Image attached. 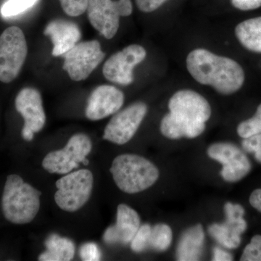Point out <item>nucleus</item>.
I'll return each mask as SVG.
<instances>
[{
    "label": "nucleus",
    "mask_w": 261,
    "mask_h": 261,
    "mask_svg": "<svg viewBox=\"0 0 261 261\" xmlns=\"http://www.w3.org/2000/svg\"><path fill=\"white\" fill-rule=\"evenodd\" d=\"M168 0H136L137 8L143 13H151L159 9Z\"/></svg>",
    "instance_id": "29"
},
{
    "label": "nucleus",
    "mask_w": 261,
    "mask_h": 261,
    "mask_svg": "<svg viewBox=\"0 0 261 261\" xmlns=\"http://www.w3.org/2000/svg\"><path fill=\"white\" fill-rule=\"evenodd\" d=\"M231 5L242 11L257 9L261 7V0H231Z\"/></svg>",
    "instance_id": "30"
},
{
    "label": "nucleus",
    "mask_w": 261,
    "mask_h": 261,
    "mask_svg": "<svg viewBox=\"0 0 261 261\" xmlns=\"http://www.w3.org/2000/svg\"><path fill=\"white\" fill-rule=\"evenodd\" d=\"M61 7L67 15L77 17L83 14L87 10L88 0H60Z\"/></svg>",
    "instance_id": "26"
},
{
    "label": "nucleus",
    "mask_w": 261,
    "mask_h": 261,
    "mask_svg": "<svg viewBox=\"0 0 261 261\" xmlns=\"http://www.w3.org/2000/svg\"><path fill=\"white\" fill-rule=\"evenodd\" d=\"M172 238V230L169 226L164 224L155 225L151 229L149 248L156 251H166L171 245Z\"/></svg>",
    "instance_id": "21"
},
{
    "label": "nucleus",
    "mask_w": 261,
    "mask_h": 261,
    "mask_svg": "<svg viewBox=\"0 0 261 261\" xmlns=\"http://www.w3.org/2000/svg\"><path fill=\"white\" fill-rule=\"evenodd\" d=\"M92 149L88 136L76 134L71 137L64 148L49 152L42 161V167L51 173L67 174L79 168L80 163L89 164L87 155Z\"/></svg>",
    "instance_id": "7"
},
{
    "label": "nucleus",
    "mask_w": 261,
    "mask_h": 261,
    "mask_svg": "<svg viewBox=\"0 0 261 261\" xmlns=\"http://www.w3.org/2000/svg\"><path fill=\"white\" fill-rule=\"evenodd\" d=\"M41 192L16 174L9 175L2 197L5 219L15 224L32 222L40 209Z\"/></svg>",
    "instance_id": "3"
},
{
    "label": "nucleus",
    "mask_w": 261,
    "mask_h": 261,
    "mask_svg": "<svg viewBox=\"0 0 261 261\" xmlns=\"http://www.w3.org/2000/svg\"><path fill=\"white\" fill-rule=\"evenodd\" d=\"M55 201L67 212L80 210L89 200L93 189V174L88 169H81L65 174L56 181Z\"/></svg>",
    "instance_id": "5"
},
{
    "label": "nucleus",
    "mask_w": 261,
    "mask_h": 261,
    "mask_svg": "<svg viewBox=\"0 0 261 261\" xmlns=\"http://www.w3.org/2000/svg\"><path fill=\"white\" fill-rule=\"evenodd\" d=\"M15 108L24 119V128L34 134L42 130L46 123L41 94L37 89L27 87L21 89L15 98Z\"/></svg>",
    "instance_id": "15"
},
{
    "label": "nucleus",
    "mask_w": 261,
    "mask_h": 261,
    "mask_svg": "<svg viewBox=\"0 0 261 261\" xmlns=\"http://www.w3.org/2000/svg\"><path fill=\"white\" fill-rule=\"evenodd\" d=\"M63 68L74 82L87 80L100 64L106 54L97 40L77 43L63 55Z\"/></svg>",
    "instance_id": "9"
},
{
    "label": "nucleus",
    "mask_w": 261,
    "mask_h": 261,
    "mask_svg": "<svg viewBox=\"0 0 261 261\" xmlns=\"http://www.w3.org/2000/svg\"><path fill=\"white\" fill-rule=\"evenodd\" d=\"M186 64L189 73L196 82L211 86L224 95L236 93L245 83V71L238 62L205 49L190 51Z\"/></svg>",
    "instance_id": "2"
},
{
    "label": "nucleus",
    "mask_w": 261,
    "mask_h": 261,
    "mask_svg": "<svg viewBox=\"0 0 261 261\" xmlns=\"http://www.w3.org/2000/svg\"><path fill=\"white\" fill-rule=\"evenodd\" d=\"M241 261H261V235H255L245 247Z\"/></svg>",
    "instance_id": "25"
},
{
    "label": "nucleus",
    "mask_w": 261,
    "mask_h": 261,
    "mask_svg": "<svg viewBox=\"0 0 261 261\" xmlns=\"http://www.w3.org/2000/svg\"><path fill=\"white\" fill-rule=\"evenodd\" d=\"M147 56V51L139 44H130L113 54L103 65L106 80L113 83L127 86L133 83V70Z\"/></svg>",
    "instance_id": "11"
},
{
    "label": "nucleus",
    "mask_w": 261,
    "mask_h": 261,
    "mask_svg": "<svg viewBox=\"0 0 261 261\" xmlns=\"http://www.w3.org/2000/svg\"><path fill=\"white\" fill-rule=\"evenodd\" d=\"M47 250L41 254L39 260L41 261H69L74 257V243L58 234H51L45 242Z\"/></svg>",
    "instance_id": "20"
},
{
    "label": "nucleus",
    "mask_w": 261,
    "mask_h": 261,
    "mask_svg": "<svg viewBox=\"0 0 261 261\" xmlns=\"http://www.w3.org/2000/svg\"><path fill=\"white\" fill-rule=\"evenodd\" d=\"M89 22L101 35L113 39L118 32L121 17L129 16L133 11L132 0H88Z\"/></svg>",
    "instance_id": "8"
},
{
    "label": "nucleus",
    "mask_w": 261,
    "mask_h": 261,
    "mask_svg": "<svg viewBox=\"0 0 261 261\" xmlns=\"http://www.w3.org/2000/svg\"><path fill=\"white\" fill-rule=\"evenodd\" d=\"M213 260L215 261H231L233 260V256L229 252L225 251L219 247L214 249V257Z\"/></svg>",
    "instance_id": "31"
},
{
    "label": "nucleus",
    "mask_w": 261,
    "mask_h": 261,
    "mask_svg": "<svg viewBox=\"0 0 261 261\" xmlns=\"http://www.w3.org/2000/svg\"><path fill=\"white\" fill-rule=\"evenodd\" d=\"M250 205L261 212V189L254 190L250 197Z\"/></svg>",
    "instance_id": "32"
},
{
    "label": "nucleus",
    "mask_w": 261,
    "mask_h": 261,
    "mask_svg": "<svg viewBox=\"0 0 261 261\" xmlns=\"http://www.w3.org/2000/svg\"><path fill=\"white\" fill-rule=\"evenodd\" d=\"M80 256L84 261H97L100 260L101 252L95 243H87L81 247Z\"/></svg>",
    "instance_id": "28"
},
{
    "label": "nucleus",
    "mask_w": 261,
    "mask_h": 261,
    "mask_svg": "<svg viewBox=\"0 0 261 261\" xmlns=\"http://www.w3.org/2000/svg\"><path fill=\"white\" fill-rule=\"evenodd\" d=\"M168 108L170 113L161 120V132L171 140L195 138L202 135L211 116L207 99L190 89H182L173 94Z\"/></svg>",
    "instance_id": "1"
},
{
    "label": "nucleus",
    "mask_w": 261,
    "mask_h": 261,
    "mask_svg": "<svg viewBox=\"0 0 261 261\" xmlns=\"http://www.w3.org/2000/svg\"><path fill=\"white\" fill-rule=\"evenodd\" d=\"M140 227V218L137 211L129 206L121 204L117 208L116 224L110 226L103 235L107 244H126L132 239Z\"/></svg>",
    "instance_id": "16"
},
{
    "label": "nucleus",
    "mask_w": 261,
    "mask_h": 261,
    "mask_svg": "<svg viewBox=\"0 0 261 261\" xmlns=\"http://www.w3.org/2000/svg\"><path fill=\"white\" fill-rule=\"evenodd\" d=\"M151 229L152 227L149 224L140 226L130 242V247L134 252H142L149 248Z\"/></svg>",
    "instance_id": "24"
},
{
    "label": "nucleus",
    "mask_w": 261,
    "mask_h": 261,
    "mask_svg": "<svg viewBox=\"0 0 261 261\" xmlns=\"http://www.w3.org/2000/svg\"><path fill=\"white\" fill-rule=\"evenodd\" d=\"M242 145L244 150L253 154L255 160L261 163V134L244 139Z\"/></svg>",
    "instance_id": "27"
},
{
    "label": "nucleus",
    "mask_w": 261,
    "mask_h": 261,
    "mask_svg": "<svg viewBox=\"0 0 261 261\" xmlns=\"http://www.w3.org/2000/svg\"><path fill=\"white\" fill-rule=\"evenodd\" d=\"M28 53L27 40L19 27H10L0 36V81L10 83L23 68Z\"/></svg>",
    "instance_id": "6"
},
{
    "label": "nucleus",
    "mask_w": 261,
    "mask_h": 261,
    "mask_svg": "<svg viewBox=\"0 0 261 261\" xmlns=\"http://www.w3.org/2000/svg\"><path fill=\"white\" fill-rule=\"evenodd\" d=\"M226 221L214 224L208 228V232L219 244L228 249H235L241 243V235L247 229L244 219L245 210L239 204L227 202L224 206Z\"/></svg>",
    "instance_id": "13"
},
{
    "label": "nucleus",
    "mask_w": 261,
    "mask_h": 261,
    "mask_svg": "<svg viewBox=\"0 0 261 261\" xmlns=\"http://www.w3.org/2000/svg\"><path fill=\"white\" fill-rule=\"evenodd\" d=\"M110 171L117 187L125 193L147 190L159 177V171L148 160L134 154H123L113 160Z\"/></svg>",
    "instance_id": "4"
},
{
    "label": "nucleus",
    "mask_w": 261,
    "mask_h": 261,
    "mask_svg": "<svg viewBox=\"0 0 261 261\" xmlns=\"http://www.w3.org/2000/svg\"><path fill=\"white\" fill-rule=\"evenodd\" d=\"M147 113V105L142 102L118 111L105 128L103 139L116 145H124L133 138Z\"/></svg>",
    "instance_id": "10"
},
{
    "label": "nucleus",
    "mask_w": 261,
    "mask_h": 261,
    "mask_svg": "<svg viewBox=\"0 0 261 261\" xmlns=\"http://www.w3.org/2000/svg\"><path fill=\"white\" fill-rule=\"evenodd\" d=\"M235 36L247 50L261 53V16L247 19L237 25Z\"/></svg>",
    "instance_id": "19"
},
{
    "label": "nucleus",
    "mask_w": 261,
    "mask_h": 261,
    "mask_svg": "<svg viewBox=\"0 0 261 261\" xmlns=\"http://www.w3.org/2000/svg\"><path fill=\"white\" fill-rule=\"evenodd\" d=\"M124 102V94L116 87L101 85L89 97L85 114L91 121H99L118 112Z\"/></svg>",
    "instance_id": "14"
},
{
    "label": "nucleus",
    "mask_w": 261,
    "mask_h": 261,
    "mask_svg": "<svg viewBox=\"0 0 261 261\" xmlns=\"http://www.w3.org/2000/svg\"><path fill=\"white\" fill-rule=\"evenodd\" d=\"M205 233L200 224L188 228L181 235L176 250L180 261L199 260L202 254Z\"/></svg>",
    "instance_id": "18"
},
{
    "label": "nucleus",
    "mask_w": 261,
    "mask_h": 261,
    "mask_svg": "<svg viewBox=\"0 0 261 261\" xmlns=\"http://www.w3.org/2000/svg\"><path fill=\"white\" fill-rule=\"evenodd\" d=\"M211 159L223 165L221 176L226 181L237 182L250 173L251 163L241 149L231 143H216L207 149Z\"/></svg>",
    "instance_id": "12"
},
{
    "label": "nucleus",
    "mask_w": 261,
    "mask_h": 261,
    "mask_svg": "<svg viewBox=\"0 0 261 261\" xmlns=\"http://www.w3.org/2000/svg\"><path fill=\"white\" fill-rule=\"evenodd\" d=\"M38 0H8L1 8V14L4 18L16 16L32 8Z\"/></svg>",
    "instance_id": "23"
},
{
    "label": "nucleus",
    "mask_w": 261,
    "mask_h": 261,
    "mask_svg": "<svg viewBox=\"0 0 261 261\" xmlns=\"http://www.w3.org/2000/svg\"><path fill=\"white\" fill-rule=\"evenodd\" d=\"M238 134L243 139L261 134V104L252 118L241 122L238 125Z\"/></svg>",
    "instance_id": "22"
},
{
    "label": "nucleus",
    "mask_w": 261,
    "mask_h": 261,
    "mask_svg": "<svg viewBox=\"0 0 261 261\" xmlns=\"http://www.w3.org/2000/svg\"><path fill=\"white\" fill-rule=\"evenodd\" d=\"M44 34L50 38L54 47L53 56H63L80 40V27L76 23L65 20H55L48 23Z\"/></svg>",
    "instance_id": "17"
}]
</instances>
